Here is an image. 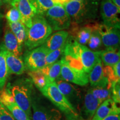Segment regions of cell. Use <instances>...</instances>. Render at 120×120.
<instances>
[{"instance_id": "cell-1", "label": "cell", "mask_w": 120, "mask_h": 120, "mask_svg": "<svg viewBox=\"0 0 120 120\" xmlns=\"http://www.w3.org/2000/svg\"><path fill=\"white\" fill-rule=\"evenodd\" d=\"M63 56L71 62L81 65L88 74L100 58V51H94L79 44L71 36L66 42Z\"/></svg>"}, {"instance_id": "cell-2", "label": "cell", "mask_w": 120, "mask_h": 120, "mask_svg": "<svg viewBox=\"0 0 120 120\" xmlns=\"http://www.w3.org/2000/svg\"><path fill=\"white\" fill-rule=\"evenodd\" d=\"M52 31L45 16L36 15L32 19L31 26L27 29V38L24 44L28 50L41 46Z\"/></svg>"}, {"instance_id": "cell-3", "label": "cell", "mask_w": 120, "mask_h": 120, "mask_svg": "<svg viewBox=\"0 0 120 120\" xmlns=\"http://www.w3.org/2000/svg\"><path fill=\"white\" fill-rule=\"evenodd\" d=\"M70 16L71 23L81 25L95 19L97 15V4L95 0L82 1H70L64 6Z\"/></svg>"}, {"instance_id": "cell-4", "label": "cell", "mask_w": 120, "mask_h": 120, "mask_svg": "<svg viewBox=\"0 0 120 120\" xmlns=\"http://www.w3.org/2000/svg\"><path fill=\"white\" fill-rule=\"evenodd\" d=\"M42 94L65 114L68 120H78L79 114L74 106L59 91L55 81L49 82L40 90Z\"/></svg>"}, {"instance_id": "cell-5", "label": "cell", "mask_w": 120, "mask_h": 120, "mask_svg": "<svg viewBox=\"0 0 120 120\" xmlns=\"http://www.w3.org/2000/svg\"><path fill=\"white\" fill-rule=\"evenodd\" d=\"M52 30L62 31L71 26V19L63 6L55 4L45 14Z\"/></svg>"}, {"instance_id": "cell-6", "label": "cell", "mask_w": 120, "mask_h": 120, "mask_svg": "<svg viewBox=\"0 0 120 120\" xmlns=\"http://www.w3.org/2000/svg\"><path fill=\"white\" fill-rule=\"evenodd\" d=\"M49 53L43 45L31 50H28L24 55L25 67L30 71L39 70L46 64V57Z\"/></svg>"}, {"instance_id": "cell-7", "label": "cell", "mask_w": 120, "mask_h": 120, "mask_svg": "<svg viewBox=\"0 0 120 120\" xmlns=\"http://www.w3.org/2000/svg\"><path fill=\"white\" fill-rule=\"evenodd\" d=\"M15 102L28 116L31 115V88L29 85H17L11 88Z\"/></svg>"}, {"instance_id": "cell-8", "label": "cell", "mask_w": 120, "mask_h": 120, "mask_svg": "<svg viewBox=\"0 0 120 120\" xmlns=\"http://www.w3.org/2000/svg\"><path fill=\"white\" fill-rule=\"evenodd\" d=\"M61 61L62 66L60 76H61V79L81 86L87 85L89 82L88 73L69 66L62 58Z\"/></svg>"}, {"instance_id": "cell-9", "label": "cell", "mask_w": 120, "mask_h": 120, "mask_svg": "<svg viewBox=\"0 0 120 120\" xmlns=\"http://www.w3.org/2000/svg\"><path fill=\"white\" fill-rule=\"evenodd\" d=\"M120 10L110 0H102L100 4V13L103 23L109 26L120 28L118 14Z\"/></svg>"}, {"instance_id": "cell-10", "label": "cell", "mask_w": 120, "mask_h": 120, "mask_svg": "<svg viewBox=\"0 0 120 120\" xmlns=\"http://www.w3.org/2000/svg\"><path fill=\"white\" fill-rule=\"evenodd\" d=\"M98 31L102 42L107 49H118L120 45V28L99 24Z\"/></svg>"}, {"instance_id": "cell-11", "label": "cell", "mask_w": 120, "mask_h": 120, "mask_svg": "<svg viewBox=\"0 0 120 120\" xmlns=\"http://www.w3.org/2000/svg\"><path fill=\"white\" fill-rule=\"evenodd\" d=\"M10 4L19 10L21 15L22 22L26 27H30L33 18L36 15V11L31 0H13Z\"/></svg>"}, {"instance_id": "cell-12", "label": "cell", "mask_w": 120, "mask_h": 120, "mask_svg": "<svg viewBox=\"0 0 120 120\" xmlns=\"http://www.w3.org/2000/svg\"><path fill=\"white\" fill-rule=\"evenodd\" d=\"M94 23H86L83 26L75 23H71V28L68 34L79 44L85 45L88 43L91 34Z\"/></svg>"}, {"instance_id": "cell-13", "label": "cell", "mask_w": 120, "mask_h": 120, "mask_svg": "<svg viewBox=\"0 0 120 120\" xmlns=\"http://www.w3.org/2000/svg\"><path fill=\"white\" fill-rule=\"evenodd\" d=\"M88 79L91 86L111 88L107 79L105 77L103 71V65L101 59L97 62L88 73Z\"/></svg>"}, {"instance_id": "cell-14", "label": "cell", "mask_w": 120, "mask_h": 120, "mask_svg": "<svg viewBox=\"0 0 120 120\" xmlns=\"http://www.w3.org/2000/svg\"><path fill=\"white\" fill-rule=\"evenodd\" d=\"M32 108L33 120H60L61 118V113L57 109H47L35 103H32Z\"/></svg>"}, {"instance_id": "cell-15", "label": "cell", "mask_w": 120, "mask_h": 120, "mask_svg": "<svg viewBox=\"0 0 120 120\" xmlns=\"http://www.w3.org/2000/svg\"><path fill=\"white\" fill-rule=\"evenodd\" d=\"M69 36L68 32L66 31H58L52 34L47 38L43 45L49 52L62 47L65 45Z\"/></svg>"}, {"instance_id": "cell-16", "label": "cell", "mask_w": 120, "mask_h": 120, "mask_svg": "<svg viewBox=\"0 0 120 120\" xmlns=\"http://www.w3.org/2000/svg\"><path fill=\"white\" fill-rule=\"evenodd\" d=\"M120 108L111 98L103 101L97 109L91 120H102L109 115L113 113L120 114Z\"/></svg>"}, {"instance_id": "cell-17", "label": "cell", "mask_w": 120, "mask_h": 120, "mask_svg": "<svg viewBox=\"0 0 120 120\" xmlns=\"http://www.w3.org/2000/svg\"><path fill=\"white\" fill-rule=\"evenodd\" d=\"M6 61L8 73L20 75L24 72L26 69L25 64L22 58L20 57L15 56L14 54L8 51H6Z\"/></svg>"}, {"instance_id": "cell-18", "label": "cell", "mask_w": 120, "mask_h": 120, "mask_svg": "<svg viewBox=\"0 0 120 120\" xmlns=\"http://www.w3.org/2000/svg\"><path fill=\"white\" fill-rule=\"evenodd\" d=\"M4 45L7 51L14 54L15 56L20 57L22 47L19 46L17 38L9 27L4 33Z\"/></svg>"}, {"instance_id": "cell-19", "label": "cell", "mask_w": 120, "mask_h": 120, "mask_svg": "<svg viewBox=\"0 0 120 120\" xmlns=\"http://www.w3.org/2000/svg\"><path fill=\"white\" fill-rule=\"evenodd\" d=\"M61 66H62L61 61L57 60L53 64L45 66L39 70L45 75L47 82L49 83V82L55 81L56 79L60 77Z\"/></svg>"}, {"instance_id": "cell-20", "label": "cell", "mask_w": 120, "mask_h": 120, "mask_svg": "<svg viewBox=\"0 0 120 120\" xmlns=\"http://www.w3.org/2000/svg\"><path fill=\"white\" fill-rule=\"evenodd\" d=\"M101 103L92 95L91 90L87 91L85 97V113L87 119L93 117L97 109Z\"/></svg>"}, {"instance_id": "cell-21", "label": "cell", "mask_w": 120, "mask_h": 120, "mask_svg": "<svg viewBox=\"0 0 120 120\" xmlns=\"http://www.w3.org/2000/svg\"><path fill=\"white\" fill-rule=\"evenodd\" d=\"M100 57L105 66H113L114 64L120 62V50L107 49L106 50L101 51H100Z\"/></svg>"}, {"instance_id": "cell-22", "label": "cell", "mask_w": 120, "mask_h": 120, "mask_svg": "<svg viewBox=\"0 0 120 120\" xmlns=\"http://www.w3.org/2000/svg\"><path fill=\"white\" fill-rule=\"evenodd\" d=\"M9 28L17 38L19 46L22 47L27 38V29L26 26L22 22H9Z\"/></svg>"}, {"instance_id": "cell-23", "label": "cell", "mask_w": 120, "mask_h": 120, "mask_svg": "<svg viewBox=\"0 0 120 120\" xmlns=\"http://www.w3.org/2000/svg\"><path fill=\"white\" fill-rule=\"evenodd\" d=\"M6 51L4 45L0 46V90L4 88L9 74L6 61Z\"/></svg>"}, {"instance_id": "cell-24", "label": "cell", "mask_w": 120, "mask_h": 120, "mask_svg": "<svg viewBox=\"0 0 120 120\" xmlns=\"http://www.w3.org/2000/svg\"><path fill=\"white\" fill-rule=\"evenodd\" d=\"M16 120H31L30 117L15 102V101L2 103Z\"/></svg>"}, {"instance_id": "cell-25", "label": "cell", "mask_w": 120, "mask_h": 120, "mask_svg": "<svg viewBox=\"0 0 120 120\" xmlns=\"http://www.w3.org/2000/svg\"><path fill=\"white\" fill-rule=\"evenodd\" d=\"M99 24L97 22H94L90 36L89 41L88 42V45L91 49H98L101 46L102 40L101 37L98 31Z\"/></svg>"}, {"instance_id": "cell-26", "label": "cell", "mask_w": 120, "mask_h": 120, "mask_svg": "<svg viewBox=\"0 0 120 120\" xmlns=\"http://www.w3.org/2000/svg\"><path fill=\"white\" fill-rule=\"evenodd\" d=\"M36 11V15L45 16L48 10L55 5L52 0H31Z\"/></svg>"}, {"instance_id": "cell-27", "label": "cell", "mask_w": 120, "mask_h": 120, "mask_svg": "<svg viewBox=\"0 0 120 120\" xmlns=\"http://www.w3.org/2000/svg\"><path fill=\"white\" fill-rule=\"evenodd\" d=\"M90 90L94 97L101 103L111 96V88L94 87Z\"/></svg>"}, {"instance_id": "cell-28", "label": "cell", "mask_w": 120, "mask_h": 120, "mask_svg": "<svg viewBox=\"0 0 120 120\" xmlns=\"http://www.w3.org/2000/svg\"><path fill=\"white\" fill-rule=\"evenodd\" d=\"M55 82L59 91L67 99L69 98V97L73 96L76 90L72 85L67 82L66 81L60 79L55 81Z\"/></svg>"}, {"instance_id": "cell-29", "label": "cell", "mask_w": 120, "mask_h": 120, "mask_svg": "<svg viewBox=\"0 0 120 120\" xmlns=\"http://www.w3.org/2000/svg\"><path fill=\"white\" fill-rule=\"evenodd\" d=\"M28 75L31 77L34 85L40 90L48 83L46 77L40 70L29 71Z\"/></svg>"}, {"instance_id": "cell-30", "label": "cell", "mask_w": 120, "mask_h": 120, "mask_svg": "<svg viewBox=\"0 0 120 120\" xmlns=\"http://www.w3.org/2000/svg\"><path fill=\"white\" fill-rule=\"evenodd\" d=\"M64 46H65V45L64 46H63L62 47L59 48V49H55V50L52 51H51L48 53L47 56L46 57V65H49V64H53L54 62L57 61L59 57L64 52Z\"/></svg>"}, {"instance_id": "cell-31", "label": "cell", "mask_w": 120, "mask_h": 120, "mask_svg": "<svg viewBox=\"0 0 120 120\" xmlns=\"http://www.w3.org/2000/svg\"><path fill=\"white\" fill-rule=\"evenodd\" d=\"M6 19L9 22H22L21 15L19 10L15 7L9 10L6 14Z\"/></svg>"}, {"instance_id": "cell-32", "label": "cell", "mask_w": 120, "mask_h": 120, "mask_svg": "<svg viewBox=\"0 0 120 120\" xmlns=\"http://www.w3.org/2000/svg\"><path fill=\"white\" fill-rule=\"evenodd\" d=\"M111 94L112 100L116 103L120 102V82H114L111 84Z\"/></svg>"}, {"instance_id": "cell-33", "label": "cell", "mask_w": 120, "mask_h": 120, "mask_svg": "<svg viewBox=\"0 0 120 120\" xmlns=\"http://www.w3.org/2000/svg\"><path fill=\"white\" fill-rule=\"evenodd\" d=\"M0 120H15L11 113L0 102Z\"/></svg>"}, {"instance_id": "cell-34", "label": "cell", "mask_w": 120, "mask_h": 120, "mask_svg": "<svg viewBox=\"0 0 120 120\" xmlns=\"http://www.w3.org/2000/svg\"><path fill=\"white\" fill-rule=\"evenodd\" d=\"M112 67L113 68L114 73H115L116 79L120 81V62H117Z\"/></svg>"}, {"instance_id": "cell-35", "label": "cell", "mask_w": 120, "mask_h": 120, "mask_svg": "<svg viewBox=\"0 0 120 120\" xmlns=\"http://www.w3.org/2000/svg\"><path fill=\"white\" fill-rule=\"evenodd\" d=\"M102 120H120V114L113 113L109 115Z\"/></svg>"}, {"instance_id": "cell-36", "label": "cell", "mask_w": 120, "mask_h": 120, "mask_svg": "<svg viewBox=\"0 0 120 120\" xmlns=\"http://www.w3.org/2000/svg\"><path fill=\"white\" fill-rule=\"evenodd\" d=\"M52 1H53V3L55 4L63 6H64L66 3L69 2V1H70V0H52Z\"/></svg>"}, {"instance_id": "cell-37", "label": "cell", "mask_w": 120, "mask_h": 120, "mask_svg": "<svg viewBox=\"0 0 120 120\" xmlns=\"http://www.w3.org/2000/svg\"><path fill=\"white\" fill-rule=\"evenodd\" d=\"M110 1L120 10V0H110Z\"/></svg>"}, {"instance_id": "cell-38", "label": "cell", "mask_w": 120, "mask_h": 120, "mask_svg": "<svg viewBox=\"0 0 120 120\" xmlns=\"http://www.w3.org/2000/svg\"><path fill=\"white\" fill-rule=\"evenodd\" d=\"M2 1L4 3H8V4H11V3L12 2L13 0H2Z\"/></svg>"}, {"instance_id": "cell-39", "label": "cell", "mask_w": 120, "mask_h": 120, "mask_svg": "<svg viewBox=\"0 0 120 120\" xmlns=\"http://www.w3.org/2000/svg\"><path fill=\"white\" fill-rule=\"evenodd\" d=\"M2 17H3V15L2 13L0 12V24H1V20H2Z\"/></svg>"}, {"instance_id": "cell-40", "label": "cell", "mask_w": 120, "mask_h": 120, "mask_svg": "<svg viewBox=\"0 0 120 120\" xmlns=\"http://www.w3.org/2000/svg\"><path fill=\"white\" fill-rule=\"evenodd\" d=\"M70 1H85V0H70Z\"/></svg>"}, {"instance_id": "cell-41", "label": "cell", "mask_w": 120, "mask_h": 120, "mask_svg": "<svg viewBox=\"0 0 120 120\" xmlns=\"http://www.w3.org/2000/svg\"><path fill=\"white\" fill-rule=\"evenodd\" d=\"M3 2H3L2 0H0V6L2 5V4H3Z\"/></svg>"}]
</instances>
